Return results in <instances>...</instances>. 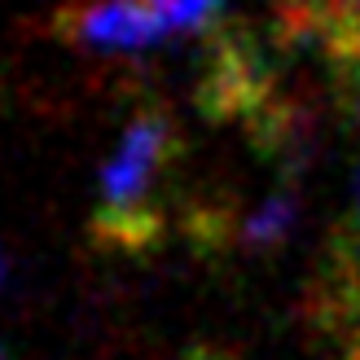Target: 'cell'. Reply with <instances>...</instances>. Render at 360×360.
<instances>
[{
  "instance_id": "6da1fadb",
  "label": "cell",
  "mask_w": 360,
  "mask_h": 360,
  "mask_svg": "<svg viewBox=\"0 0 360 360\" xmlns=\"http://www.w3.org/2000/svg\"><path fill=\"white\" fill-rule=\"evenodd\" d=\"M167 154H172V123L158 110L136 115L123 128L119 146L110 150V158L101 167L97 233H105V238H115L123 246L154 238L158 215L150 211V193H154V180L163 172Z\"/></svg>"
},
{
  "instance_id": "7a4b0ae2",
  "label": "cell",
  "mask_w": 360,
  "mask_h": 360,
  "mask_svg": "<svg viewBox=\"0 0 360 360\" xmlns=\"http://www.w3.org/2000/svg\"><path fill=\"white\" fill-rule=\"evenodd\" d=\"M70 31H75V44L105 58H132L172 40L150 0H93L70 18Z\"/></svg>"
},
{
  "instance_id": "3957f363",
  "label": "cell",
  "mask_w": 360,
  "mask_h": 360,
  "mask_svg": "<svg viewBox=\"0 0 360 360\" xmlns=\"http://www.w3.org/2000/svg\"><path fill=\"white\" fill-rule=\"evenodd\" d=\"M299 220V202L290 193H273V198H264V202L246 215V224H242V242L250 250H268V246H277L290 238V229Z\"/></svg>"
},
{
  "instance_id": "277c9868",
  "label": "cell",
  "mask_w": 360,
  "mask_h": 360,
  "mask_svg": "<svg viewBox=\"0 0 360 360\" xmlns=\"http://www.w3.org/2000/svg\"><path fill=\"white\" fill-rule=\"evenodd\" d=\"M158 22H163V31L172 35H193L215 22V13L224 9V0H150Z\"/></svg>"
},
{
  "instance_id": "5b68a950",
  "label": "cell",
  "mask_w": 360,
  "mask_h": 360,
  "mask_svg": "<svg viewBox=\"0 0 360 360\" xmlns=\"http://www.w3.org/2000/svg\"><path fill=\"white\" fill-rule=\"evenodd\" d=\"M356 220H360V176H356Z\"/></svg>"
},
{
  "instance_id": "8992f818",
  "label": "cell",
  "mask_w": 360,
  "mask_h": 360,
  "mask_svg": "<svg viewBox=\"0 0 360 360\" xmlns=\"http://www.w3.org/2000/svg\"><path fill=\"white\" fill-rule=\"evenodd\" d=\"M0 281H5V259H0Z\"/></svg>"
},
{
  "instance_id": "52a82bcc",
  "label": "cell",
  "mask_w": 360,
  "mask_h": 360,
  "mask_svg": "<svg viewBox=\"0 0 360 360\" xmlns=\"http://www.w3.org/2000/svg\"><path fill=\"white\" fill-rule=\"evenodd\" d=\"M0 360H9V356H5V347H0Z\"/></svg>"
}]
</instances>
